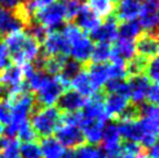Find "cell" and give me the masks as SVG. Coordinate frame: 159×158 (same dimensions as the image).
Returning <instances> with one entry per match:
<instances>
[{
	"label": "cell",
	"mask_w": 159,
	"mask_h": 158,
	"mask_svg": "<svg viewBox=\"0 0 159 158\" xmlns=\"http://www.w3.org/2000/svg\"><path fill=\"white\" fill-rule=\"evenodd\" d=\"M6 45L11 59L18 65L33 62L40 53V43L31 36L27 35L25 31H16L6 36Z\"/></svg>",
	"instance_id": "1"
},
{
	"label": "cell",
	"mask_w": 159,
	"mask_h": 158,
	"mask_svg": "<svg viewBox=\"0 0 159 158\" xmlns=\"http://www.w3.org/2000/svg\"><path fill=\"white\" fill-rule=\"evenodd\" d=\"M30 124L41 138L51 136L62 123V113L56 107H41L30 114Z\"/></svg>",
	"instance_id": "2"
},
{
	"label": "cell",
	"mask_w": 159,
	"mask_h": 158,
	"mask_svg": "<svg viewBox=\"0 0 159 158\" xmlns=\"http://www.w3.org/2000/svg\"><path fill=\"white\" fill-rule=\"evenodd\" d=\"M33 19L23 4L14 9L0 8V40L16 31H25Z\"/></svg>",
	"instance_id": "3"
},
{
	"label": "cell",
	"mask_w": 159,
	"mask_h": 158,
	"mask_svg": "<svg viewBox=\"0 0 159 158\" xmlns=\"http://www.w3.org/2000/svg\"><path fill=\"white\" fill-rule=\"evenodd\" d=\"M34 20L44 26L50 31L57 30L59 26L64 25L65 20V4L52 2V4L41 7L34 14Z\"/></svg>",
	"instance_id": "4"
},
{
	"label": "cell",
	"mask_w": 159,
	"mask_h": 158,
	"mask_svg": "<svg viewBox=\"0 0 159 158\" xmlns=\"http://www.w3.org/2000/svg\"><path fill=\"white\" fill-rule=\"evenodd\" d=\"M65 90L66 88L63 85L62 80L59 79L58 76L51 77L48 83L36 92L35 106L37 108L52 106L53 104L57 102V100Z\"/></svg>",
	"instance_id": "5"
},
{
	"label": "cell",
	"mask_w": 159,
	"mask_h": 158,
	"mask_svg": "<svg viewBox=\"0 0 159 158\" xmlns=\"http://www.w3.org/2000/svg\"><path fill=\"white\" fill-rule=\"evenodd\" d=\"M55 132H56V136H57L56 140L67 149L78 148L86 142L84 134H83L79 126L61 123V126L57 128V130Z\"/></svg>",
	"instance_id": "6"
},
{
	"label": "cell",
	"mask_w": 159,
	"mask_h": 158,
	"mask_svg": "<svg viewBox=\"0 0 159 158\" xmlns=\"http://www.w3.org/2000/svg\"><path fill=\"white\" fill-rule=\"evenodd\" d=\"M41 51L47 57L67 56L70 55V43L61 31H50L43 42V49Z\"/></svg>",
	"instance_id": "7"
},
{
	"label": "cell",
	"mask_w": 159,
	"mask_h": 158,
	"mask_svg": "<svg viewBox=\"0 0 159 158\" xmlns=\"http://www.w3.org/2000/svg\"><path fill=\"white\" fill-rule=\"evenodd\" d=\"M135 45V53L138 56L144 57L146 59L156 57L158 55V34L149 33V31H141L136 36Z\"/></svg>",
	"instance_id": "8"
},
{
	"label": "cell",
	"mask_w": 159,
	"mask_h": 158,
	"mask_svg": "<svg viewBox=\"0 0 159 158\" xmlns=\"http://www.w3.org/2000/svg\"><path fill=\"white\" fill-rule=\"evenodd\" d=\"M119 21L115 19L114 15H111L109 18L105 19V22L102 25H99L94 30L89 33L91 41H95L98 43H111L117 40L119 33Z\"/></svg>",
	"instance_id": "9"
},
{
	"label": "cell",
	"mask_w": 159,
	"mask_h": 158,
	"mask_svg": "<svg viewBox=\"0 0 159 158\" xmlns=\"http://www.w3.org/2000/svg\"><path fill=\"white\" fill-rule=\"evenodd\" d=\"M127 83L130 87V99L133 104L141 105L145 102L146 95L151 86V80L145 75H137L133 77H127Z\"/></svg>",
	"instance_id": "10"
},
{
	"label": "cell",
	"mask_w": 159,
	"mask_h": 158,
	"mask_svg": "<svg viewBox=\"0 0 159 158\" xmlns=\"http://www.w3.org/2000/svg\"><path fill=\"white\" fill-rule=\"evenodd\" d=\"M141 21L139 25L144 29V31L157 33L158 27V2L157 0H149L145 4L142 5L141 8Z\"/></svg>",
	"instance_id": "11"
},
{
	"label": "cell",
	"mask_w": 159,
	"mask_h": 158,
	"mask_svg": "<svg viewBox=\"0 0 159 158\" xmlns=\"http://www.w3.org/2000/svg\"><path fill=\"white\" fill-rule=\"evenodd\" d=\"M86 98L75 92V90H67L66 92L62 93V95L57 100V108L61 113H72L81 109L86 104Z\"/></svg>",
	"instance_id": "12"
},
{
	"label": "cell",
	"mask_w": 159,
	"mask_h": 158,
	"mask_svg": "<svg viewBox=\"0 0 159 158\" xmlns=\"http://www.w3.org/2000/svg\"><path fill=\"white\" fill-rule=\"evenodd\" d=\"M135 56V45L133 40L119 39L115 41V43L111 47V63L116 64H123L130 61Z\"/></svg>",
	"instance_id": "13"
},
{
	"label": "cell",
	"mask_w": 159,
	"mask_h": 158,
	"mask_svg": "<svg viewBox=\"0 0 159 158\" xmlns=\"http://www.w3.org/2000/svg\"><path fill=\"white\" fill-rule=\"evenodd\" d=\"M93 42L89 37L83 34L70 44V53L72 58L80 62L81 64H89L93 50Z\"/></svg>",
	"instance_id": "14"
},
{
	"label": "cell",
	"mask_w": 159,
	"mask_h": 158,
	"mask_svg": "<svg viewBox=\"0 0 159 158\" xmlns=\"http://www.w3.org/2000/svg\"><path fill=\"white\" fill-rule=\"evenodd\" d=\"M142 4L138 0H116L114 15L115 19L120 22L130 21L139 15Z\"/></svg>",
	"instance_id": "15"
},
{
	"label": "cell",
	"mask_w": 159,
	"mask_h": 158,
	"mask_svg": "<svg viewBox=\"0 0 159 158\" xmlns=\"http://www.w3.org/2000/svg\"><path fill=\"white\" fill-rule=\"evenodd\" d=\"M106 126V121L102 120H84L80 123V129L84 134L85 141L91 145L99 144L102 140L103 129Z\"/></svg>",
	"instance_id": "16"
},
{
	"label": "cell",
	"mask_w": 159,
	"mask_h": 158,
	"mask_svg": "<svg viewBox=\"0 0 159 158\" xmlns=\"http://www.w3.org/2000/svg\"><path fill=\"white\" fill-rule=\"evenodd\" d=\"M73 22L83 33L85 31L91 33L97 27H99L101 20L87 5H83V7L80 8L79 13L77 14Z\"/></svg>",
	"instance_id": "17"
},
{
	"label": "cell",
	"mask_w": 159,
	"mask_h": 158,
	"mask_svg": "<svg viewBox=\"0 0 159 158\" xmlns=\"http://www.w3.org/2000/svg\"><path fill=\"white\" fill-rule=\"evenodd\" d=\"M119 129L120 136H122L124 141L129 142H141L144 132L141 126L139 120H125V121H119L116 123Z\"/></svg>",
	"instance_id": "18"
},
{
	"label": "cell",
	"mask_w": 159,
	"mask_h": 158,
	"mask_svg": "<svg viewBox=\"0 0 159 158\" xmlns=\"http://www.w3.org/2000/svg\"><path fill=\"white\" fill-rule=\"evenodd\" d=\"M130 101L125 98L121 97L115 93H106L105 98V112L107 118H111V121H116L119 116L122 114L124 108L128 106Z\"/></svg>",
	"instance_id": "19"
},
{
	"label": "cell",
	"mask_w": 159,
	"mask_h": 158,
	"mask_svg": "<svg viewBox=\"0 0 159 158\" xmlns=\"http://www.w3.org/2000/svg\"><path fill=\"white\" fill-rule=\"evenodd\" d=\"M85 70H87L89 80H91L95 92L103 88V85L108 80V64L106 63H103V64L89 63L85 65Z\"/></svg>",
	"instance_id": "20"
},
{
	"label": "cell",
	"mask_w": 159,
	"mask_h": 158,
	"mask_svg": "<svg viewBox=\"0 0 159 158\" xmlns=\"http://www.w3.org/2000/svg\"><path fill=\"white\" fill-rule=\"evenodd\" d=\"M83 70H85L84 64H81L80 62L75 61L73 58H72V59H69V58H67L66 61H65V63L63 64L62 70L59 72L58 77L62 80V83H63V85L65 86V88H69L70 87L71 80Z\"/></svg>",
	"instance_id": "21"
},
{
	"label": "cell",
	"mask_w": 159,
	"mask_h": 158,
	"mask_svg": "<svg viewBox=\"0 0 159 158\" xmlns=\"http://www.w3.org/2000/svg\"><path fill=\"white\" fill-rule=\"evenodd\" d=\"M41 152L44 158H62L64 155V146L55 137H44L41 141Z\"/></svg>",
	"instance_id": "22"
},
{
	"label": "cell",
	"mask_w": 159,
	"mask_h": 158,
	"mask_svg": "<svg viewBox=\"0 0 159 158\" xmlns=\"http://www.w3.org/2000/svg\"><path fill=\"white\" fill-rule=\"evenodd\" d=\"M70 86H72L75 92L81 94L83 97H91L93 93H95L86 70H83L75 76V78L71 80Z\"/></svg>",
	"instance_id": "23"
},
{
	"label": "cell",
	"mask_w": 159,
	"mask_h": 158,
	"mask_svg": "<svg viewBox=\"0 0 159 158\" xmlns=\"http://www.w3.org/2000/svg\"><path fill=\"white\" fill-rule=\"evenodd\" d=\"M89 8L97 14L99 18L107 19L114 14L116 0H87Z\"/></svg>",
	"instance_id": "24"
},
{
	"label": "cell",
	"mask_w": 159,
	"mask_h": 158,
	"mask_svg": "<svg viewBox=\"0 0 159 158\" xmlns=\"http://www.w3.org/2000/svg\"><path fill=\"white\" fill-rule=\"evenodd\" d=\"M141 30H142V27L139 25V21H136V20L120 22L119 28H117V33L121 36L120 39H125V40L135 39L141 33Z\"/></svg>",
	"instance_id": "25"
},
{
	"label": "cell",
	"mask_w": 159,
	"mask_h": 158,
	"mask_svg": "<svg viewBox=\"0 0 159 158\" xmlns=\"http://www.w3.org/2000/svg\"><path fill=\"white\" fill-rule=\"evenodd\" d=\"M150 59H146L141 56H134L130 61L125 63V75L127 77H133L137 75H144L145 67Z\"/></svg>",
	"instance_id": "26"
},
{
	"label": "cell",
	"mask_w": 159,
	"mask_h": 158,
	"mask_svg": "<svg viewBox=\"0 0 159 158\" xmlns=\"http://www.w3.org/2000/svg\"><path fill=\"white\" fill-rule=\"evenodd\" d=\"M111 43H98L95 47H93L89 63H93V64H103V63H106L111 58Z\"/></svg>",
	"instance_id": "27"
},
{
	"label": "cell",
	"mask_w": 159,
	"mask_h": 158,
	"mask_svg": "<svg viewBox=\"0 0 159 158\" xmlns=\"http://www.w3.org/2000/svg\"><path fill=\"white\" fill-rule=\"evenodd\" d=\"M98 148L93 146L91 144H83L75 148V149H70L69 151L64 152L62 158H95Z\"/></svg>",
	"instance_id": "28"
},
{
	"label": "cell",
	"mask_w": 159,
	"mask_h": 158,
	"mask_svg": "<svg viewBox=\"0 0 159 158\" xmlns=\"http://www.w3.org/2000/svg\"><path fill=\"white\" fill-rule=\"evenodd\" d=\"M16 135H18L19 140L22 141L23 143H27V142H36L37 141V135L35 134L30 122L28 120L23 121L20 124Z\"/></svg>",
	"instance_id": "29"
},
{
	"label": "cell",
	"mask_w": 159,
	"mask_h": 158,
	"mask_svg": "<svg viewBox=\"0 0 159 158\" xmlns=\"http://www.w3.org/2000/svg\"><path fill=\"white\" fill-rule=\"evenodd\" d=\"M21 158H42L40 144L37 142H27L20 145Z\"/></svg>",
	"instance_id": "30"
},
{
	"label": "cell",
	"mask_w": 159,
	"mask_h": 158,
	"mask_svg": "<svg viewBox=\"0 0 159 158\" xmlns=\"http://www.w3.org/2000/svg\"><path fill=\"white\" fill-rule=\"evenodd\" d=\"M0 158H21L20 155V143L18 140H14L9 137L7 144L4 149L0 150Z\"/></svg>",
	"instance_id": "31"
},
{
	"label": "cell",
	"mask_w": 159,
	"mask_h": 158,
	"mask_svg": "<svg viewBox=\"0 0 159 158\" xmlns=\"http://www.w3.org/2000/svg\"><path fill=\"white\" fill-rule=\"evenodd\" d=\"M84 5V0H69L65 5V20L67 22H73L77 14Z\"/></svg>",
	"instance_id": "32"
},
{
	"label": "cell",
	"mask_w": 159,
	"mask_h": 158,
	"mask_svg": "<svg viewBox=\"0 0 159 158\" xmlns=\"http://www.w3.org/2000/svg\"><path fill=\"white\" fill-rule=\"evenodd\" d=\"M158 66H159V61H158V56L151 58L148 65L145 67V71L144 73L148 78L150 79L152 83H157L158 84Z\"/></svg>",
	"instance_id": "33"
},
{
	"label": "cell",
	"mask_w": 159,
	"mask_h": 158,
	"mask_svg": "<svg viewBox=\"0 0 159 158\" xmlns=\"http://www.w3.org/2000/svg\"><path fill=\"white\" fill-rule=\"evenodd\" d=\"M12 120V112H11V106L7 102L6 99L0 100V124L8 126Z\"/></svg>",
	"instance_id": "34"
},
{
	"label": "cell",
	"mask_w": 159,
	"mask_h": 158,
	"mask_svg": "<svg viewBox=\"0 0 159 158\" xmlns=\"http://www.w3.org/2000/svg\"><path fill=\"white\" fill-rule=\"evenodd\" d=\"M12 64V59L9 56L8 48L2 40H0V71L6 69L8 65Z\"/></svg>",
	"instance_id": "35"
},
{
	"label": "cell",
	"mask_w": 159,
	"mask_h": 158,
	"mask_svg": "<svg viewBox=\"0 0 159 158\" xmlns=\"http://www.w3.org/2000/svg\"><path fill=\"white\" fill-rule=\"evenodd\" d=\"M158 100H159L158 84L152 83V84H151L150 88H149L148 95H146V101H148V102H150V104H155V105H157Z\"/></svg>",
	"instance_id": "36"
},
{
	"label": "cell",
	"mask_w": 159,
	"mask_h": 158,
	"mask_svg": "<svg viewBox=\"0 0 159 158\" xmlns=\"http://www.w3.org/2000/svg\"><path fill=\"white\" fill-rule=\"evenodd\" d=\"M23 1L25 0H0V6L5 9H14L23 4Z\"/></svg>",
	"instance_id": "37"
},
{
	"label": "cell",
	"mask_w": 159,
	"mask_h": 158,
	"mask_svg": "<svg viewBox=\"0 0 159 158\" xmlns=\"http://www.w3.org/2000/svg\"><path fill=\"white\" fill-rule=\"evenodd\" d=\"M159 148H158V144L156 143V144H153L151 148H149V149L145 150L146 155L149 156V158H159Z\"/></svg>",
	"instance_id": "38"
},
{
	"label": "cell",
	"mask_w": 159,
	"mask_h": 158,
	"mask_svg": "<svg viewBox=\"0 0 159 158\" xmlns=\"http://www.w3.org/2000/svg\"><path fill=\"white\" fill-rule=\"evenodd\" d=\"M56 0H35L36 5H37V8H41V7H44V6H48V5L55 2Z\"/></svg>",
	"instance_id": "39"
},
{
	"label": "cell",
	"mask_w": 159,
	"mask_h": 158,
	"mask_svg": "<svg viewBox=\"0 0 159 158\" xmlns=\"http://www.w3.org/2000/svg\"><path fill=\"white\" fill-rule=\"evenodd\" d=\"M136 158H149V156L146 155V152H145V150H143L141 154H138L137 155V157Z\"/></svg>",
	"instance_id": "40"
},
{
	"label": "cell",
	"mask_w": 159,
	"mask_h": 158,
	"mask_svg": "<svg viewBox=\"0 0 159 158\" xmlns=\"http://www.w3.org/2000/svg\"><path fill=\"white\" fill-rule=\"evenodd\" d=\"M2 132H4V127H2V124H0V136H1Z\"/></svg>",
	"instance_id": "41"
},
{
	"label": "cell",
	"mask_w": 159,
	"mask_h": 158,
	"mask_svg": "<svg viewBox=\"0 0 159 158\" xmlns=\"http://www.w3.org/2000/svg\"><path fill=\"white\" fill-rule=\"evenodd\" d=\"M146 1H149V0H146Z\"/></svg>",
	"instance_id": "42"
}]
</instances>
